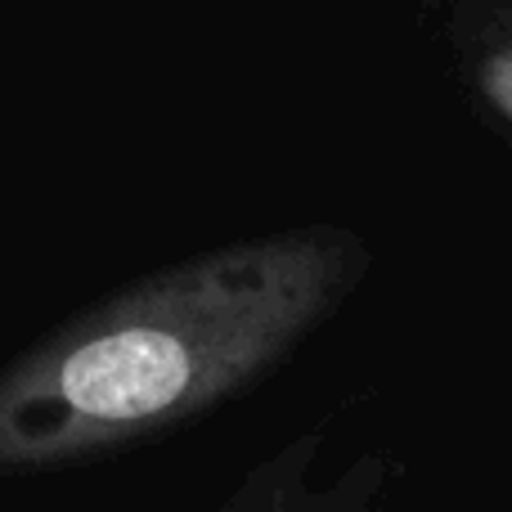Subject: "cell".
Here are the masks:
<instances>
[{
  "instance_id": "1",
  "label": "cell",
  "mask_w": 512,
  "mask_h": 512,
  "mask_svg": "<svg viewBox=\"0 0 512 512\" xmlns=\"http://www.w3.org/2000/svg\"><path fill=\"white\" fill-rule=\"evenodd\" d=\"M346 225L221 243L126 283L0 364V477L176 432L292 360L369 274Z\"/></svg>"
},
{
  "instance_id": "2",
  "label": "cell",
  "mask_w": 512,
  "mask_h": 512,
  "mask_svg": "<svg viewBox=\"0 0 512 512\" xmlns=\"http://www.w3.org/2000/svg\"><path fill=\"white\" fill-rule=\"evenodd\" d=\"M324 450V432H306L279 445L234 486V495L216 512H378L391 477L387 459L360 454L328 472Z\"/></svg>"
},
{
  "instance_id": "3",
  "label": "cell",
  "mask_w": 512,
  "mask_h": 512,
  "mask_svg": "<svg viewBox=\"0 0 512 512\" xmlns=\"http://www.w3.org/2000/svg\"><path fill=\"white\" fill-rule=\"evenodd\" d=\"M441 36L468 90L512 126V0H463L441 18Z\"/></svg>"
}]
</instances>
